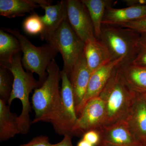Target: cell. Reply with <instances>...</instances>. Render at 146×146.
<instances>
[{
  "instance_id": "22",
  "label": "cell",
  "mask_w": 146,
  "mask_h": 146,
  "mask_svg": "<svg viewBox=\"0 0 146 146\" xmlns=\"http://www.w3.org/2000/svg\"><path fill=\"white\" fill-rule=\"evenodd\" d=\"M22 27L24 32L31 35H40L44 29V25L41 16L35 13L25 19Z\"/></svg>"
},
{
  "instance_id": "18",
  "label": "cell",
  "mask_w": 146,
  "mask_h": 146,
  "mask_svg": "<svg viewBox=\"0 0 146 146\" xmlns=\"http://www.w3.org/2000/svg\"><path fill=\"white\" fill-rule=\"evenodd\" d=\"M6 102L0 99V141H6L21 133L18 117L10 111Z\"/></svg>"
},
{
  "instance_id": "24",
  "label": "cell",
  "mask_w": 146,
  "mask_h": 146,
  "mask_svg": "<svg viewBox=\"0 0 146 146\" xmlns=\"http://www.w3.org/2000/svg\"><path fill=\"white\" fill-rule=\"evenodd\" d=\"M132 63L146 67V33H141L138 54Z\"/></svg>"
},
{
  "instance_id": "2",
  "label": "cell",
  "mask_w": 146,
  "mask_h": 146,
  "mask_svg": "<svg viewBox=\"0 0 146 146\" xmlns=\"http://www.w3.org/2000/svg\"><path fill=\"white\" fill-rule=\"evenodd\" d=\"M137 94L131 89L118 65L99 95L105 109L104 126L125 119Z\"/></svg>"
},
{
  "instance_id": "26",
  "label": "cell",
  "mask_w": 146,
  "mask_h": 146,
  "mask_svg": "<svg viewBox=\"0 0 146 146\" xmlns=\"http://www.w3.org/2000/svg\"><path fill=\"white\" fill-rule=\"evenodd\" d=\"M82 139L89 142L94 146H97L100 142V136L98 131H89L84 133Z\"/></svg>"
},
{
  "instance_id": "27",
  "label": "cell",
  "mask_w": 146,
  "mask_h": 146,
  "mask_svg": "<svg viewBox=\"0 0 146 146\" xmlns=\"http://www.w3.org/2000/svg\"><path fill=\"white\" fill-rule=\"evenodd\" d=\"M20 146H53V145L50 143L48 137L42 136L35 137L27 143Z\"/></svg>"
},
{
  "instance_id": "9",
  "label": "cell",
  "mask_w": 146,
  "mask_h": 146,
  "mask_svg": "<svg viewBox=\"0 0 146 146\" xmlns=\"http://www.w3.org/2000/svg\"><path fill=\"white\" fill-rule=\"evenodd\" d=\"M67 20L78 36L85 43L96 37L88 10L82 1H66Z\"/></svg>"
},
{
  "instance_id": "12",
  "label": "cell",
  "mask_w": 146,
  "mask_h": 146,
  "mask_svg": "<svg viewBox=\"0 0 146 146\" xmlns=\"http://www.w3.org/2000/svg\"><path fill=\"white\" fill-rule=\"evenodd\" d=\"M122 59H113L95 70L91 74L86 94L78 116L82 108L89 100L98 97L117 66L121 64Z\"/></svg>"
},
{
  "instance_id": "29",
  "label": "cell",
  "mask_w": 146,
  "mask_h": 146,
  "mask_svg": "<svg viewBox=\"0 0 146 146\" xmlns=\"http://www.w3.org/2000/svg\"><path fill=\"white\" fill-rule=\"evenodd\" d=\"M124 1L128 7L146 5V0H125Z\"/></svg>"
},
{
  "instance_id": "11",
  "label": "cell",
  "mask_w": 146,
  "mask_h": 146,
  "mask_svg": "<svg viewBox=\"0 0 146 146\" xmlns=\"http://www.w3.org/2000/svg\"><path fill=\"white\" fill-rule=\"evenodd\" d=\"M98 131L100 136V142L98 145L141 146L125 120L109 126L103 127Z\"/></svg>"
},
{
  "instance_id": "31",
  "label": "cell",
  "mask_w": 146,
  "mask_h": 146,
  "mask_svg": "<svg viewBox=\"0 0 146 146\" xmlns=\"http://www.w3.org/2000/svg\"><path fill=\"white\" fill-rule=\"evenodd\" d=\"M139 95L141 96V98L143 99L146 104V93H144V94H139Z\"/></svg>"
},
{
  "instance_id": "30",
  "label": "cell",
  "mask_w": 146,
  "mask_h": 146,
  "mask_svg": "<svg viewBox=\"0 0 146 146\" xmlns=\"http://www.w3.org/2000/svg\"><path fill=\"white\" fill-rule=\"evenodd\" d=\"M77 146H94L84 139H82L78 143Z\"/></svg>"
},
{
  "instance_id": "10",
  "label": "cell",
  "mask_w": 146,
  "mask_h": 146,
  "mask_svg": "<svg viewBox=\"0 0 146 146\" xmlns=\"http://www.w3.org/2000/svg\"><path fill=\"white\" fill-rule=\"evenodd\" d=\"M36 2L45 11L44 16H41L44 29L40 36L42 41L47 42L63 21L67 19L66 1H58L54 5H51L49 1L36 0Z\"/></svg>"
},
{
  "instance_id": "19",
  "label": "cell",
  "mask_w": 146,
  "mask_h": 146,
  "mask_svg": "<svg viewBox=\"0 0 146 146\" xmlns=\"http://www.w3.org/2000/svg\"><path fill=\"white\" fill-rule=\"evenodd\" d=\"M39 7L36 0H0V15L9 18L21 17Z\"/></svg>"
},
{
  "instance_id": "7",
  "label": "cell",
  "mask_w": 146,
  "mask_h": 146,
  "mask_svg": "<svg viewBox=\"0 0 146 146\" xmlns=\"http://www.w3.org/2000/svg\"><path fill=\"white\" fill-rule=\"evenodd\" d=\"M105 109L99 96L89 100L82 108L72 131V136H83L89 131H98L104 126Z\"/></svg>"
},
{
  "instance_id": "32",
  "label": "cell",
  "mask_w": 146,
  "mask_h": 146,
  "mask_svg": "<svg viewBox=\"0 0 146 146\" xmlns=\"http://www.w3.org/2000/svg\"><path fill=\"white\" fill-rule=\"evenodd\" d=\"M98 146H101V145H98Z\"/></svg>"
},
{
  "instance_id": "3",
  "label": "cell",
  "mask_w": 146,
  "mask_h": 146,
  "mask_svg": "<svg viewBox=\"0 0 146 146\" xmlns=\"http://www.w3.org/2000/svg\"><path fill=\"white\" fill-rule=\"evenodd\" d=\"M13 77L12 91L8 103L10 106L13 100L18 99L22 104L21 114L18 117L21 133L25 134L29 132L31 123L29 113L31 106L29 96L33 90L41 86L39 81L34 78L33 74L25 72L23 67L21 54L18 53L13 57L11 63L7 66Z\"/></svg>"
},
{
  "instance_id": "21",
  "label": "cell",
  "mask_w": 146,
  "mask_h": 146,
  "mask_svg": "<svg viewBox=\"0 0 146 146\" xmlns=\"http://www.w3.org/2000/svg\"><path fill=\"white\" fill-rule=\"evenodd\" d=\"M22 51L21 44L12 35L0 30V65L7 68L13 57Z\"/></svg>"
},
{
  "instance_id": "4",
  "label": "cell",
  "mask_w": 146,
  "mask_h": 146,
  "mask_svg": "<svg viewBox=\"0 0 146 146\" xmlns=\"http://www.w3.org/2000/svg\"><path fill=\"white\" fill-rule=\"evenodd\" d=\"M141 33L128 28L102 24L100 40L113 59H122L121 64L132 63L138 52Z\"/></svg>"
},
{
  "instance_id": "8",
  "label": "cell",
  "mask_w": 146,
  "mask_h": 146,
  "mask_svg": "<svg viewBox=\"0 0 146 146\" xmlns=\"http://www.w3.org/2000/svg\"><path fill=\"white\" fill-rule=\"evenodd\" d=\"M60 75L62 85L60 90V117L58 125L55 130L60 135L64 136L70 134L72 136V131L78 119L74 96L68 75L62 70Z\"/></svg>"
},
{
  "instance_id": "15",
  "label": "cell",
  "mask_w": 146,
  "mask_h": 146,
  "mask_svg": "<svg viewBox=\"0 0 146 146\" xmlns=\"http://www.w3.org/2000/svg\"><path fill=\"white\" fill-rule=\"evenodd\" d=\"M146 18V5L123 8L108 7L102 24L121 26L123 24Z\"/></svg>"
},
{
  "instance_id": "17",
  "label": "cell",
  "mask_w": 146,
  "mask_h": 146,
  "mask_svg": "<svg viewBox=\"0 0 146 146\" xmlns=\"http://www.w3.org/2000/svg\"><path fill=\"white\" fill-rule=\"evenodd\" d=\"M120 70L125 80L136 94L146 93V67L132 63L120 64Z\"/></svg>"
},
{
  "instance_id": "20",
  "label": "cell",
  "mask_w": 146,
  "mask_h": 146,
  "mask_svg": "<svg viewBox=\"0 0 146 146\" xmlns=\"http://www.w3.org/2000/svg\"><path fill=\"white\" fill-rule=\"evenodd\" d=\"M85 5L94 27L95 36L100 39L102 22L106 11L112 7L113 1L110 0H82Z\"/></svg>"
},
{
  "instance_id": "13",
  "label": "cell",
  "mask_w": 146,
  "mask_h": 146,
  "mask_svg": "<svg viewBox=\"0 0 146 146\" xmlns=\"http://www.w3.org/2000/svg\"><path fill=\"white\" fill-rule=\"evenodd\" d=\"M91 74L83 53L73 68L69 77L74 91L77 116L86 94Z\"/></svg>"
},
{
  "instance_id": "23",
  "label": "cell",
  "mask_w": 146,
  "mask_h": 146,
  "mask_svg": "<svg viewBox=\"0 0 146 146\" xmlns=\"http://www.w3.org/2000/svg\"><path fill=\"white\" fill-rule=\"evenodd\" d=\"M10 71L5 67H0V96L1 99L7 102L12 91L13 82Z\"/></svg>"
},
{
  "instance_id": "1",
  "label": "cell",
  "mask_w": 146,
  "mask_h": 146,
  "mask_svg": "<svg viewBox=\"0 0 146 146\" xmlns=\"http://www.w3.org/2000/svg\"><path fill=\"white\" fill-rule=\"evenodd\" d=\"M61 71L55 60L47 69L46 80L35 90L32 98L33 108L35 116L32 123L39 121L52 124L55 129L60 117L61 96L59 83Z\"/></svg>"
},
{
  "instance_id": "6",
  "label": "cell",
  "mask_w": 146,
  "mask_h": 146,
  "mask_svg": "<svg viewBox=\"0 0 146 146\" xmlns=\"http://www.w3.org/2000/svg\"><path fill=\"white\" fill-rule=\"evenodd\" d=\"M63 58V70L70 77L72 70L84 53L85 43L76 33L67 19L47 41Z\"/></svg>"
},
{
  "instance_id": "25",
  "label": "cell",
  "mask_w": 146,
  "mask_h": 146,
  "mask_svg": "<svg viewBox=\"0 0 146 146\" xmlns=\"http://www.w3.org/2000/svg\"><path fill=\"white\" fill-rule=\"evenodd\" d=\"M120 27L131 29L140 33H146V18L123 24Z\"/></svg>"
},
{
  "instance_id": "14",
  "label": "cell",
  "mask_w": 146,
  "mask_h": 146,
  "mask_svg": "<svg viewBox=\"0 0 146 146\" xmlns=\"http://www.w3.org/2000/svg\"><path fill=\"white\" fill-rule=\"evenodd\" d=\"M125 120L138 143L146 145V104L139 94Z\"/></svg>"
},
{
  "instance_id": "28",
  "label": "cell",
  "mask_w": 146,
  "mask_h": 146,
  "mask_svg": "<svg viewBox=\"0 0 146 146\" xmlns=\"http://www.w3.org/2000/svg\"><path fill=\"white\" fill-rule=\"evenodd\" d=\"M72 136L70 134L64 135V138L59 143L54 144L53 146H73L72 139Z\"/></svg>"
},
{
  "instance_id": "5",
  "label": "cell",
  "mask_w": 146,
  "mask_h": 146,
  "mask_svg": "<svg viewBox=\"0 0 146 146\" xmlns=\"http://www.w3.org/2000/svg\"><path fill=\"white\" fill-rule=\"evenodd\" d=\"M2 29L12 35L19 40L23 54L22 58L23 66L27 72L38 75L41 86L46 79L47 68L51 62L54 60L58 53L57 51L49 44H45L42 46H34L16 29L9 28Z\"/></svg>"
},
{
  "instance_id": "16",
  "label": "cell",
  "mask_w": 146,
  "mask_h": 146,
  "mask_svg": "<svg viewBox=\"0 0 146 146\" xmlns=\"http://www.w3.org/2000/svg\"><path fill=\"white\" fill-rule=\"evenodd\" d=\"M84 54L87 65L91 72L101 66L113 60L107 47L96 37L85 42Z\"/></svg>"
},
{
  "instance_id": "33",
  "label": "cell",
  "mask_w": 146,
  "mask_h": 146,
  "mask_svg": "<svg viewBox=\"0 0 146 146\" xmlns=\"http://www.w3.org/2000/svg\"><path fill=\"white\" fill-rule=\"evenodd\" d=\"M145 146H146V145H145Z\"/></svg>"
}]
</instances>
